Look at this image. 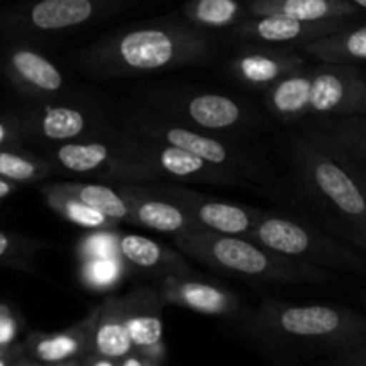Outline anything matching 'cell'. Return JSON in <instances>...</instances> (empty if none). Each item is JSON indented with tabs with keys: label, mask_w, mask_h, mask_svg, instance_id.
I'll use <instances>...</instances> for the list:
<instances>
[{
	"label": "cell",
	"mask_w": 366,
	"mask_h": 366,
	"mask_svg": "<svg viewBox=\"0 0 366 366\" xmlns=\"http://www.w3.org/2000/svg\"><path fill=\"white\" fill-rule=\"evenodd\" d=\"M132 102L150 107L192 129L232 138L254 139L270 129L268 114L249 99L193 84H161L142 89Z\"/></svg>",
	"instance_id": "52a82bcc"
},
{
	"label": "cell",
	"mask_w": 366,
	"mask_h": 366,
	"mask_svg": "<svg viewBox=\"0 0 366 366\" xmlns=\"http://www.w3.org/2000/svg\"><path fill=\"white\" fill-rule=\"evenodd\" d=\"M249 14H282L304 21L354 18L361 13L350 0H247Z\"/></svg>",
	"instance_id": "cb8c5ba5"
},
{
	"label": "cell",
	"mask_w": 366,
	"mask_h": 366,
	"mask_svg": "<svg viewBox=\"0 0 366 366\" xmlns=\"http://www.w3.org/2000/svg\"><path fill=\"white\" fill-rule=\"evenodd\" d=\"M124 300V317L127 325L132 350L147 360L149 366H161L168 360V347L164 343L163 310L157 285H138L129 290Z\"/></svg>",
	"instance_id": "ac0fdd59"
},
{
	"label": "cell",
	"mask_w": 366,
	"mask_h": 366,
	"mask_svg": "<svg viewBox=\"0 0 366 366\" xmlns=\"http://www.w3.org/2000/svg\"><path fill=\"white\" fill-rule=\"evenodd\" d=\"M349 24H352L350 18L304 21L282 16V14H249L236 27L225 32V36H227V41L231 43H264V45L292 46V49L300 50V46H304L306 43L322 38V36L332 34Z\"/></svg>",
	"instance_id": "d6986e66"
},
{
	"label": "cell",
	"mask_w": 366,
	"mask_h": 366,
	"mask_svg": "<svg viewBox=\"0 0 366 366\" xmlns=\"http://www.w3.org/2000/svg\"><path fill=\"white\" fill-rule=\"evenodd\" d=\"M242 2H247V0H242Z\"/></svg>",
	"instance_id": "f35d334b"
},
{
	"label": "cell",
	"mask_w": 366,
	"mask_h": 366,
	"mask_svg": "<svg viewBox=\"0 0 366 366\" xmlns=\"http://www.w3.org/2000/svg\"><path fill=\"white\" fill-rule=\"evenodd\" d=\"M0 75L25 104L84 95L74 79L31 41L0 43Z\"/></svg>",
	"instance_id": "7c38bea8"
},
{
	"label": "cell",
	"mask_w": 366,
	"mask_h": 366,
	"mask_svg": "<svg viewBox=\"0 0 366 366\" xmlns=\"http://www.w3.org/2000/svg\"><path fill=\"white\" fill-rule=\"evenodd\" d=\"M50 247V242L0 229V268L36 274L38 270L34 267V257Z\"/></svg>",
	"instance_id": "4dcf8cb0"
},
{
	"label": "cell",
	"mask_w": 366,
	"mask_h": 366,
	"mask_svg": "<svg viewBox=\"0 0 366 366\" xmlns=\"http://www.w3.org/2000/svg\"><path fill=\"white\" fill-rule=\"evenodd\" d=\"M20 189V184H16V182L13 181H7V179L0 177V202L6 199H9V197H13L14 193Z\"/></svg>",
	"instance_id": "d590c367"
},
{
	"label": "cell",
	"mask_w": 366,
	"mask_h": 366,
	"mask_svg": "<svg viewBox=\"0 0 366 366\" xmlns=\"http://www.w3.org/2000/svg\"><path fill=\"white\" fill-rule=\"evenodd\" d=\"M318 363L327 366H366V340L352 347H347L340 352L331 354V356L322 357L318 360Z\"/></svg>",
	"instance_id": "e575fe53"
},
{
	"label": "cell",
	"mask_w": 366,
	"mask_h": 366,
	"mask_svg": "<svg viewBox=\"0 0 366 366\" xmlns=\"http://www.w3.org/2000/svg\"><path fill=\"white\" fill-rule=\"evenodd\" d=\"M181 16L195 27L209 32H229L249 16L242 0H186Z\"/></svg>",
	"instance_id": "4316f807"
},
{
	"label": "cell",
	"mask_w": 366,
	"mask_h": 366,
	"mask_svg": "<svg viewBox=\"0 0 366 366\" xmlns=\"http://www.w3.org/2000/svg\"><path fill=\"white\" fill-rule=\"evenodd\" d=\"M111 184L117 186L118 192L127 200L131 225L170 236H179L199 229V225L181 206L152 192L149 184H139V182H111Z\"/></svg>",
	"instance_id": "44dd1931"
},
{
	"label": "cell",
	"mask_w": 366,
	"mask_h": 366,
	"mask_svg": "<svg viewBox=\"0 0 366 366\" xmlns=\"http://www.w3.org/2000/svg\"><path fill=\"white\" fill-rule=\"evenodd\" d=\"M272 363L327 357L366 340V317L345 306L263 299L238 327Z\"/></svg>",
	"instance_id": "3957f363"
},
{
	"label": "cell",
	"mask_w": 366,
	"mask_h": 366,
	"mask_svg": "<svg viewBox=\"0 0 366 366\" xmlns=\"http://www.w3.org/2000/svg\"><path fill=\"white\" fill-rule=\"evenodd\" d=\"M139 0H21L0 9V43L59 38L124 13Z\"/></svg>",
	"instance_id": "9c48e42d"
},
{
	"label": "cell",
	"mask_w": 366,
	"mask_h": 366,
	"mask_svg": "<svg viewBox=\"0 0 366 366\" xmlns=\"http://www.w3.org/2000/svg\"><path fill=\"white\" fill-rule=\"evenodd\" d=\"M20 113L25 143L31 142L39 149L88 139L118 127L117 109L104 106L92 95L24 104Z\"/></svg>",
	"instance_id": "8fae6325"
},
{
	"label": "cell",
	"mask_w": 366,
	"mask_h": 366,
	"mask_svg": "<svg viewBox=\"0 0 366 366\" xmlns=\"http://www.w3.org/2000/svg\"><path fill=\"white\" fill-rule=\"evenodd\" d=\"M122 131L127 134L136 157L142 163H145L161 181L181 182V184L227 186V188L250 189L254 193H259L252 182L245 181L243 177L225 170V168L214 167V164L193 156L188 150H182L179 147L170 145V143L147 138V136L134 134V132H129L125 129H122Z\"/></svg>",
	"instance_id": "4fadbf2b"
},
{
	"label": "cell",
	"mask_w": 366,
	"mask_h": 366,
	"mask_svg": "<svg viewBox=\"0 0 366 366\" xmlns=\"http://www.w3.org/2000/svg\"><path fill=\"white\" fill-rule=\"evenodd\" d=\"M18 145H25L24 120H21L20 107L0 111V149Z\"/></svg>",
	"instance_id": "d6a6232c"
},
{
	"label": "cell",
	"mask_w": 366,
	"mask_h": 366,
	"mask_svg": "<svg viewBox=\"0 0 366 366\" xmlns=\"http://www.w3.org/2000/svg\"><path fill=\"white\" fill-rule=\"evenodd\" d=\"M363 307H365V311H366V292L363 293Z\"/></svg>",
	"instance_id": "74e56055"
},
{
	"label": "cell",
	"mask_w": 366,
	"mask_h": 366,
	"mask_svg": "<svg viewBox=\"0 0 366 366\" xmlns=\"http://www.w3.org/2000/svg\"><path fill=\"white\" fill-rule=\"evenodd\" d=\"M295 125L300 134L338 161L366 188V114L311 117Z\"/></svg>",
	"instance_id": "e0dca14e"
},
{
	"label": "cell",
	"mask_w": 366,
	"mask_h": 366,
	"mask_svg": "<svg viewBox=\"0 0 366 366\" xmlns=\"http://www.w3.org/2000/svg\"><path fill=\"white\" fill-rule=\"evenodd\" d=\"M245 238L254 239L282 256L325 270L354 275L366 274V259L357 249L286 207H259L256 225Z\"/></svg>",
	"instance_id": "ba28073f"
},
{
	"label": "cell",
	"mask_w": 366,
	"mask_h": 366,
	"mask_svg": "<svg viewBox=\"0 0 366 366\" xmlns=\"http://www.w3.org/2000/svg\"><path fill=\"white\" fill-rule=\"evenodd\" d=\"M97 306H99V313H97V322L93 327L89 352L109 357L118 366L122 357L132 352V343L124 317V300H122V295L107 293Z\"/></svg>",
	"instance_id": "603a6c76"
},
{
	"label": "cell",
	"mask_w": 366,
	"mask_h": 366,
	"mask_svg": "<svg viewBox=\"0 0 366 366\" xmlns=\"http://www.w3.org/2000/svg\"><path fill=\"white\" fill-rule=\"evenodd\" d=\"M152 192L181 206L199 227L224 234L247 236L256 225L259 207L236 204L231 200L217 199L207 193L188 188L181 182L156 181L145 182Z\"/></svg>",
	"instance_id": "9a60e30c"
},
{
	"label": "cell",
	"mask_w": 366,
	"mask_h": 366,
	"mask_svg": "<svg viewBox=\"0 0 366 366\" xmlns=\"http://www.w3.org/2000/svg\"><path fill=\"white\" fill-rule=\"evenodd\" d=\"M174 243L202 267L254 285H324L335 279V272L286 257L245 236L199 227L174 236Z\"/></svg>",
	"instance_id": "8992f818"
},
{
	"label": "cell",
	"mask_w": 366,
	"mask_h": 366,
	"mask_svg": "<svg viewBox=\"0 0 366 366\" xmlns=\"http://www.w3.org/2000/svg\"><path fill=\"white\" fill-rule=\"evenodd\" d=\"M156 285L164 306L222 318L236 327L245 322L252 310L234 290L220 281L204 277L199 272L188 275H167Z\"/></svg>",
	"instance_id": "5bb4252c"
},
{
	"label": "cell",
	"mask_w": 366,
	"mask_h": 366,
	"mask_svg": "<svg viewBox=\"0 0 366 366\" xmlns=\"http://www.w3.org/2000/svg\"><path fill=\"white\" fill-rule=\"evenodd\" d=\"M288 209L366 252V188L299 131L282 136Z\"/></svg>",
	"instance_id": "7a4b0ae2"
},
{
	"label": "cell",
	"mask_w": 366,
	"mask_h": 366,
	"mask_svg": "<svg viewBox=\"0 0 366 366\" xmlns=\"http://www.w3.org/2000/svg\"><path fill=\"white\" fill-rule=\"evenodd\" d=\"M56 175L52 163L43 154H34L24 145L0 149V177L16 184H34Z\"/></svg>",
	"instance_id": "f1b7e54d"
},
{
	"label": "cell",
	"mask_w": 366,
	"mask_h": 366,
	"mask_svg": "<svg viewBox=\"0 0 366 366\" xmlns=\"http://www.w3.org/2000/svg\"><path fill=\"white\" fill-rule=\"evenodd\" d=\"M129 267L122 254L106 257H89L77 261V277L86 290L99 295L113 293L129 275Z\"/></svg>",
	"instance_id": "f546056e"
},
{
	"label": "cell",
	"mask_w": 366,
	"mask_h": 366,
	"mask_svg": "<svg viewBox=\"0 0 366 366\" xmlns=\"http://www.w3.org/2000/svg\"><path fill=\"white\" fill-rule=\"evenodd\" d=\"M224 43L217 32L195 27L182 16H163L106 32L75 50L70 63L84 77L95 81L145 77L213 66Z\"/></svg>",
	"instance_id": "6da1fadb"
},
{
	"label": "cell",
	"mask_w": 366,
	"mask_h": 366,
	"mask_svg": "<svg viewBox=\"0 0 366 366\" xmlns=\"http://www.w3.org/2000/svg\"><path fill=\"white\" fill-rule=\"evenodd\" d=\"M117 118L118 125L125 131L188 150L193 156L252 182L259 195L268 197L272 202L286 209L290 207L285 181L272 167L267 152L254 145L252 139L192 129L132 100L117 109Z\"/></svg>",
	"instance_id": "277c9868"
},
{
	"label": "cell",
	"mask_w": 366,
	"mask_h": 366,
	"mask_svg": "<svg viewBox=\"0 0 366 366\" xmlns=\"http://www.w3.org/2000/svg\"><path fill=\"white\" fill-rule=\"evenodd\" d=\"M259 95L264 113L282 125L311 117L366 114V74L352 63H306Z\"/></svg>",
	"instance_id": "5b68a950"
},
{
	"label": "cell",
	"mask_w": 366,
	"mask_h": 366,
	"mask_svg": "<svg viewBox=\"0 0 366 366\" xmlns=\"http://www.w3.org/2000/svg\"><path fill=\"white\" fill-rule=\"evenodd\" d=\"M118 247L129 270L154 279L156 282L167 275H188L197 272L181 250L147 236L120 232Z\"/></svg>",
	"instance_id": "7402d4cb"
},
{
	"label": "cell",
	"mask_w": 366,
	"mask_h": 366,
	"mask_svg": "<svg viewBox=\"0 0 366 366\" xmlns=\"http://www.w3.org/2000/svg\"><path fill=\"white\" fill-rule=\"evenodd\" d=\"M57 174L95 179L106 182H156L161 181L132 152L127 134L118 125L114 131L79 142L61 143L41 149Z\"/></svg>",
	"instance_id": "30bf717a"
},
{
	"label": "cell",
	"mask_w": 366,
	"mask_h": 366,
	"mask_svg": "<svg viewBox=\"0 0 366 366\" xmlns=\"http://www.w3.org/2000/svg\"><path fill=\"white\" fill-rule=\"evenodd\" d=\"M99 306H93L84 318L59 331H31L24 340V352L38 366H74L75 360L92 350L93 327Z\"/></svg>",
	"instance_id": "ffe728a7"
},
{
	"label": "cell",
	"mask_w": 366,
	"mask_h": 366,
	"mask_svg": "<svg viewBox=\"0 0 366 366\" xmlns=\"http://www.w3.org/2000/svg\"><path fill=\"white\" fill-rule=\"evenodd\" d=\"M306 63V54L292 46L236 41L222 70L239 88L261 93Z\"/></svg>",
	"instance_id": "2e32d148"
},
{
	"label": "cell",
	"mask_w": 366,
	"mask_h": 366,
	"mask_svg": "<svg viewBox=\"0 0 366 366\" xmlns=\"http://www.w3.org/2000/svg\"><path fill=\"white\" fill-rule=\"evenodd\" d=\"M352 4H356L360 9H366V0H350Z\"/></svg>",
	"instance_id": "8d00e7d4"
},
{
	"label": "cell",
	"mask_w": 366,
	"mask_h": 366,
	"mask_svg": "<svg viewBox=\"0 0 366 366\" xmlns=\"http://www.w3.org/2000/svg\"><path fill=\"white\" fill-rule=\"evenodd\" d=\"M24 318L9 302H0V347L20 342Z\"/></svg>",
	"instance_id": "836d02e7"
},
{
	"label": "cell",
	"mask_w": 366,
	"mask_h": 366,
	"mask_svg": "<svg viewBox=\"0 0 366 366\" xmlns=\"http://www.w3.org/2000/svg\"><path fill=\"white\" fill-rule=\"evenodd\" d=\"M300 52L315 57L317 61H332V63H363L366 61V24L352 25L322 36L300 46Z\"/></svg>",
	"instance_id": "484cf974"
},
{
	"label": "cell",
	"mask_w": 366,
	"mask_h": 366,
	"mask_svg": "<svg viewBox=\"0 0 366 366\" xmlns=\"http://www.w3.org/2000/svg\"><path fill=\"white\" fill-rule=\"evenodd\" d=\"M39 193H41L43 200L49 206L50 211L63 218L64 222L77 227L86 229V231H95V229H118L120 222L113 220L107 214L100 213L95 207L88 206L82 202L81 199L74 197L71 193L64 192L59 188L57 181H43L39 184Z\"/></svg>",
	"instance_id": "d4e9b609"
},
{
	"label": "cell",
	"mask_w": 366,
	"mask_h": 366,
	"mask_svg": "<svg viewBox=\"0 0 366 366\" xmlns=\"http://www.w3.org/2000/svg\"><path fill=\"white\" fill-rule=\"evenodd\" d=\"M118 229H95L88 231L79 238L75 245V257L77 261L89 259V257H106L118 256L120 247H118Z\"/></svg>",
	"instance_id": "1f68e13d"
},
{
	"label": "cell",
	"mask_w": 366,
	"mask_h": 366,
	"mask_svg": "<svg viewBox=\"0 0 366 366\" xmlns=\"http://www.w3.org/2000/svg\"><path fill=\"white\" fill-rule=\"evenodd\" d=\"M59 188L81 199L88 206L107 214L120 224H129V204L118 188L111 182H97L95 179H75V181H57Z\"/></svg>",
	"instance_id": "83f0119b"
}]
</instances>
